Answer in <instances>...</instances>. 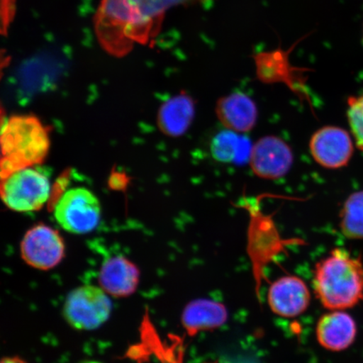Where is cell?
<instances>
[{
	"instance_id": "cell-16",
	"label": "cell",
	"mask_w": 363,
	"mask_h": 363,
	"mask_svg": "<svg viewBox=\"0 0 363 363\" xmlns=\"http://www.w3.org/2000/svg\"><path fill=\"white\" fill-rule=\"evenodd\" d=\"M252 145L246 136L235 131L225 129L212 138L210 151L214 160L225 164L248 162Z\"/></svg>"
},
{
	"instance_id": "cell-14",
	"label": "cell",
	"mask_w": 363,
	"mask_h": 363,
	"mask_svg": "<svg viewBox=\"0 0 363 363\" xmlns=\"http://www.w3.org/2000/svg\"><path fill=\"white\" fill-rule=\"evenodd\" d=\"M228 311L220 302L197 298L188 303L182 313V325L193 337L202 331L216 330L228 320Z\"/></svg>"
},
{
	"instance_id": "cell-13",
	"label": "cell",
	"mask_w": 363,
	"mask_h": 363,
	"mask_svg": "<svg viewBox=\"0 0 363 363\" xmlns=\"http://www.w3.org/2000/svg\"><path fill=\"white\" fill-rule=\"evenodd\" d=\"M139 281L138 267L123 256L107 258L99 270V287L113 297L130 296L138 289Z\"/></svg>"
},
{
	"instance_id": "cell-2",
	"label": "cell",
	"mask_w": 363,
	"mask_h": 363,
	"mask_svg": "<svg viewBox=\"0 0 363 363\" xmlns=\"http://www.w3.org/2000/svg\"><path fill=\"white\" fill-rule=\"evenodd\" d=\"M0 140L2 179L17 170L40 165L50 149L48 128L35 116L7 118L2 125Z\"/></svg>"
},
{
	"instance_id": "cell-19",
	"label": "cell",
	"mask_w": 363,
	"mask_h": 363,
	"mask_svg": "<svg viewBox=\"0 0 363 363\" xmlns=\"http://www.w3.org/2000/svg\"><path fill=\"white\" fill-rule=\"evenodd\" d=\"M347 119L357 146L363 152V94L347 99Z\"/></svg>"
},
{
	"instance_id": "cell-1",
	"label": "cell",
	"mask_w": 363,
	"mask_h": 363,
	"mask_svg": "<svg viewBox=\"0 0 363 363\" xmlns=\"http://www.w3.org/2000/svg\"><path fill=\"white\" fill-rule=\"evenodd\" d=\"M313 286L330 311H345L363 301V263L345 248H334L315 264Z\"/></svg>"
},
{
	"instance_id": "cell-11",
	"label": "cell",
	"mask_w": 363,
	"mask_h": 363,
	"mask_svg": "<svg viewBox=\"0 0 363 363\" xmlns=\"http://www.w3.org/2000/svg\"><path fill=\"white\" fill-rule=\"evenodd\" d=\"M216 115L225 129L240 134L248 133L254 129L258 119L255 101L247 94L231 93L217 99Z\"/></svg>"
},
{
	"instance_id": "cell-15",
	"label": "cell",
	"mask_w": 363,
	"mask_h": 363,
	"mask_svg": "<svg viewBox=\"0 0 363 363\" xmlns=\"http://www.w3.org/2000/svg\"><path fill=\"white\" fill-rule=\"evenodd\" d=\"M195 103L190 95L181 93L162 104L158 115V125L162 133L178 138L186 133L195 117Z\"/></svg>"
},
{
	"instance_id": "cell-9",
	"label": "cell",
	"mask_w": 363,
	"mask_h": 363,
	"mask_svg": "<svg viewBox=\"0 0 363 363\" xmlns=\"http://www.w3.org/2000/svg\"><path fill=\"white\" fill-rule=\"evenodd\" d=\"M308 148L317 164L328 169L346 167L353 154L350 134L338 126L321 127L311 135Z\"/></svg>"
},
{
	"instance_id": "cell-21",
	"label": "cell",
	"mask_w": 363,
	"mask_h": 363,
	"mask_svg": "<svg viewBox=\"0 0 363 363\" xmlns=\"http://www.w3.org/2000/svg\"><path fill=\"white\" fill-rule=\"evenodd\" d=\"M79 363H102V362H98V361L89 360V361H84V362H82Z\"/></svg>"
},
{
	"instance_id": "cell-17",
	"label": "cell",
	"mask_w": 363,
	"mask_h": 363,
	"mask_svg": "<svg viewBox=\"0 0 363 363\" xmlns=\"http://www.w3.org/2000/svg\"><path fill=\"white\" fill-rule=\"evenodd\" d=\"M138 11L140 21L149 33H158L165 13L178 6H203L213 0H130Z\"/></svg>"
},
{
	"instance_id": "cell-12",
	"label": "cell",
	"mask_w": 363,
	"mask_h": 363,
	"mask_svg": "<svg viewBox=\"0 0 363 363\" xmlns=\"http://www.w3.org/2000/svg\"><path fill=\"white\" fill-rule=\"evenodd\" d=\"M315 333L318 342L325 350L342 352L355 342L357 325L348 313L330 311L318 320Z\"/></svg>"
},
{
	"instance_id": "cell-4",
	"label": "cell",
	"mask_w": 363,
	"mask_h": 363,
	"mask_svg": "<svg viewBox=\"0 0 363 363\" xmlns=\"http://www.w3.org/2000/svg\"><path fill=\"white\" fill-rule=\"evenodd\" d=\"M51 181L47 171L38 166L25 167L2 179L1 198L11 211H40L51 196Z\"/></svg>"
},
{
	"instance_id": "cell-18",
	"label": "cell",
	"mask_w": 363,
	"mask_h": 363,
	"mask_svg": "<svg viewBox=\"0 0 363 363\" xmlns=\"http://www.w3.org/2000/svg\"><path fill=\"white\" fill-rule=\"evenodd\" d=\"M340 228L348 239H363V190L353 193L340 211Z\"/></svg>"
},
{
	"instance_id": "cell-10",
	"label": "cell",
	"mask_w": 363,
	"mask_h": 363,
	"mask_svg": "<svg viewBox=\"0 0 363 363\" xmlns=\"http://www.w3.org/2000/svg\"><path fill=\"white\" fill-rule=\"evenodd\" d=\"M311 295L305 281L297 276L281 277L270 285L267 303L275 315L298 317L311 305Z\"/></svg>"
},
{
	"instance_id": "cell-3",
	"label": "cell",
	"mask_w": 363,
	"mask_h": 363,
	"mask_svg": "<svg viewBox=\"0 0 363 363\" xmlns=\"http://www.w3.org/2000/svg\"><path fill=\"white\" fill-rule=\"evenodd\" d=\"M95 30L104 47L117 54L128 51L134 43L148 40L130 0H101Z\"/></svg>"
},
{
	"instance_id": "cell-5",
	"label": "cell",
	"mask_w": 363,
	"mask_h": 363,
	"mask_svg": "<svg viewBox=\"0 0 363 363\" xmlns=\"http://www.w3.org/2000/svg\"><path fill=\"white\" fill-rule=\"evenodd\" d=\"M108 294L101 287L84 285L68 294L62 315L72 328L92 330L106 323L112 311Z\"/></svg>"
},
{
	"instance_id": "cell-7",
	"label": "cell",
	"mask_w": 363,
	"mask_h": 363,
	"mask_svg": "<svg viewBox=\"0 0 363 363\" xmlns=\"http://www.w3.org/2000/svg\"><path fill=\"white\" fill-rule=\"evenodd\" d=\"M291 147L279 136H262L252 145L248 163L258 178L277 180L289 174L294 164Z\"/></svg>"
},
{
	"instance_id": "cell-8",
	"label": "cell",
	"mask_w": 363,
	"mask_h": 363,
	"mask_svg": "<svg viewBox=\"0 0 363 363\" xmlns=\"http://www.w3.org/2000/svg\"><path fill=\"white\" fill-rule=\"evenodd\" d=\"M21 254L27 264L40 270L57 267L65 256V245L60 234L51 226L36 225L23 238Z\"/></svg>"
},
{
	"instance_id": "cell-6",
	"label": "cell",
	"mask_w": 363,
	"mask_h": 363,
	"mask_svg": "<svg viewBox=\"0 0 363 363\" xmlns=\"http://www.w3.org/2000/svg\"><path fill=\"white\" fill-rule=\"evenodd\" d=\"M54 217L67 233L87 234L96 229L101 222V202L89 189L72 188L58 199L54 208Z\"/></svg>"
},
{
	"instance_id": "cell-22",
	"label": "cell",
	"mask_w": 363,
	"mask_h": 363,
	"mask_svg": "<svg viewBox=\"0 0 363 363\" xmlns=\"http://www.w3.org/2000/svg\"><path fill=\"white\" fill-rule=\"evenodd\" d=\"M228 363H231V362H228Z\"/></svg>"
},
{
	"instance_id": "cell-20",
	"label": "cell",
	"mask_w": 363,
	"mask_h": 363,
	"mask_svg": "<svg viewBox=\"0 0 363 363\" xmlns=\"http://www.w3.org/2000/svg\"><path fill=\"white\" fill-rule=\"evenodd\" d=\"M1 363H27L24 360L21 359L19 357H4Z\"/></svg>"
}]
</instances>
